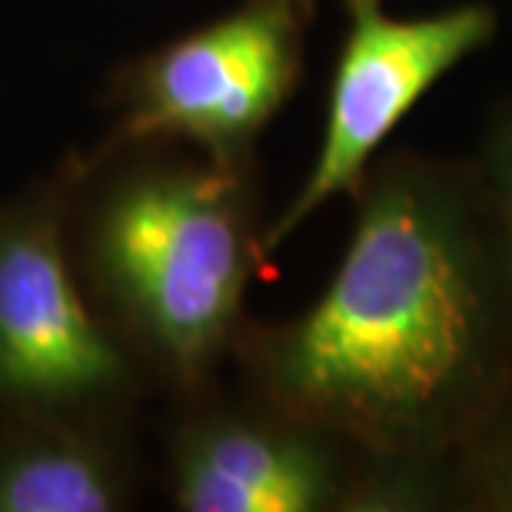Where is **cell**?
Returning a JSON list of instances; mask_svg holds the SVG:
<instances>
[{
	"mask_svg": "<svg viewBox=\"0 0 512 512\" xmlns=\"http://www.w3.org/2000/svg\"><path fill=\"white\" fill-rule=\"evenodd\" d=\"M310 0H243L237 10L117 70L110 127L87 160L127 147H197L217 163L247 157L293 94Z\"/></svg>",
	"mask_w": 512,
	"mask_h": 512,
	"instance_id": "obj_3",
	"label": "cell"
},
{
	"mask_svg": "<svg viewBox=\"0 0 512 512\" xmlns=\"http://www.w3.org/2000/svg\"><path fill=\"white\" fill-rule=\"evenodd\" d=\"M130 413L0 409V512H120L143 469Z\"/></svg>",
	"mask_w": 512,
	"mask_h": 512,
	"instance_id": "obj_7",
	"label": "cell"
},
{
	"mask_svg": "<svg viewBox=\"0 0 512 512\" xmlns=\"http://www.w3.org/2000/svg\"><path fill=\"white\" fill-rule=\"evenodd\" d=\"M509 499H512V486H509Z\"/></svg>",
	"mask_w": 512,
	"mask_h": 512,
	"instance_id": "obj_10",
	"label": "cell"
},
{
	"mask_svg": "<svg viewBox=\"0 0 512 512\" xmlns=\"http://www.w3.org/2000/svg\"><path fill=\"white\" fill-rule=\"evenodd\" d=\"M350 7H360V4H376V0H346Z\"/></svg>",
	"mask_w": 512,
	"mask_h": 512,
	"instance_id": "obj_9",
	"label": "cell"
},
{
	"mask_svg": "<svg viewBox=\"0 0 512 512\" xmlns=\"http://www.w3.org/2000/svg\"><path fill=\"white\" fill-rule=\"evenodd\" d=\"M350 10L353 27L333 77L320 153L300 193L263 233L266 253L293 237L296 227L326 200L353 190L370 157L416 100L493 34V14L483 7H459L413 20L386 17L380 0Z\"/></svg>",
	"mask_w": 512,
	"mask_h": 512,
	"instance_id": "obj_5",
	"label": "cell"
},
{
	"mask_svg": "<svg viewBox=\"0 0 512 512\" xmlns=\"http://www.w3.org/2000/svg\"><path fill=\"white\" fill-rule=\"evenodd\" d=\"M499 163H503V187L509 197V217H512V133L503 143V153H499Z\"/></svg>",
	"mask_w": 512,
	"mask_h": 512,
	"instance_id": "obj_8",
	"label": "cell"
},
{
	"mask_svg": "<svg viewBox=\"0 0 512 512\" xmlns=\"http://www.w3.org/2000/svg\"><path fill=\"white\" fill-rule=\"evenodd\" d=\"M74 160L0 203V409L133 413L147 393L67 247Z\"/></svg>",
	"mask_w": 512,
	"mask_h": 512,
	"instance_id": "obj_4",
	"label": "cell"
},
{
	"mask_svg": "<svg viewBox=\"0 0 512 512\" xmlns=\"http://www.w3.org/2000/svg\"><path fill=\"white\" fill-rule=\"evenodd\" d=\"M70 160L67 247L90 306L150 389L197 396L237 336L266 253L240 163L163 147Z\"/></svg>",
	"mask_w": 512,
	"mask_h": 512,
	"instance_id": "obj_2",
	"label": "cell"
},
{
	"mask_svg": "<svg viewBox=\"0 0 512 512\" xmlns=\"http://www.w3.org/2000/svg\"><path fill=\"white\" fill-rule=\"evenodd\" d=\"M476 346L479 300L449 217L386 177L326 293L263 343L260 373L290 419L389 446L443 413Z\"/></svg>",
	"mask_w": 512,
	"mask_h": 512,
	"instance_id": "obj_1",
	"label": "cell"
},
{
	"mask_svg": "<svg viewBox=\"0 0 512 512\" xmlns=\"http://www.w3.org/2000/svg\"><path fill=\"white\" fill-rule=\"evenodd\" d=\"M167 489L187 512H316L340 499L336 466L313 433L217 409L177 419Z\"/></svg>",
	"mask_w": 512,
	"mask_h": 512,
	"instance_id": "obj_6",
	"label": "cell"
}]
</instances>
